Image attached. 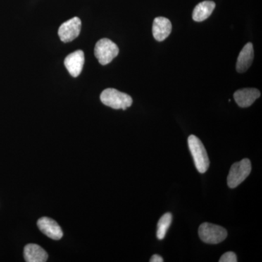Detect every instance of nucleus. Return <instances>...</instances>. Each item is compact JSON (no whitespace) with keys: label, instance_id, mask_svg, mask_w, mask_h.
<instances>
[{"label":"nucleus","instance_id":"2","mask_svg":"<svg viewBox=\"0 0 262 262\" xmlns=\"http://www.w3.org/2000/svg\"><path fill=\"white\" fill-rule=\"evenodd\" d=\"M100 98L103 104L115 110H125L133 103L132 98L129 95L114 89H105Z\"/></svg>","mask_w":262,"mask_h":262},{"label":"nucleus","instance_id":"1","mask_svg":"<svg viewBox=\"0 0 262 262\" xmlns=\"http://www.w3.org/2000/svg\"><path fill=\"white\" fill-rule=\"evenodd\" d=\"M188 145L196 170L201 173H206L209 168L210 161L203 143L196 136L190 135L188 138Z\"/></svg>","mask_w":262,"mask_h":262},{"label":"nucleus","instance_id":"6","mask_svg":"<svg viewBox=\"0 0 262 262\" xmlns=\"http://www.w3.org/2000/svg\"><path fill=\"white\" fill-rule=\"evenodd\" d=\"M81 27V20L77 17L71 18L62 24L58 29V36L62 42H70L75 39L80 35Z\"/></svg>","mask_w":262,"mask_h":262},{"label":"nucleus","instance_id":"16","mask_svg":"<svg viewBox=\"0 0 262 262\" xmlns=\"http://www.w3.org/2000/svg\"><path fill=\"white\" fill-rule=\"evenodd\" d=\"M150 262H163V258L162 256H160V255L155 254L151 256V258L149 260Z\"/></svg>","mask_w":262,"mask_h":262},{"label":"nucleus","instance_id":"4","mask_svg":"<svg viewBox=\"0 0 262 262\" xmlns=\"http://www.w3.org/2000/svg\"><path fill=\"white\" fill-rule=\"evenodd\" d=\"M251 172V163L250 160L244 159L234 163L229 170L227 177V184L231 189L237 187Z\"/></svg>","mask_w":262,"mask_h":262},{"label":"nucleus","instance_id":"14","mask_svg":"<svg viewBox=\"0 0 262 262\" xmlns=\"http://www.w3.org/2000/svg\"><path fill=\"white\" fill-rule=\"evenodd\" d=\"M173 216L170 213H166L162 215L158 223V229H157V237L159 239H163L166 235L168 229L171 225Z\"/></svg>","mask_w":262,"mask_h":262},{"label":"nucleus","instance_id":"3","mask_svg":"<svg viewBox=\"0 0 262 262\" xmlns=\"http://www.w3.org/2000/svg\"><path fill=\"white\" fill-rule=\"evenodd\" d=\"M200 238L208 244H218L227 237V231L221 226L210 223L202 224L198 230Z\"/></svg>","mask_w":262,"mask_h":262},{"label":"nucleus","instance_id":"15","mask_svg":"<svg viewBox=\"0 0 262 262\" xmlns=\"http://www.w3.org/2000/svg\"><path fill=\"white\" fill-rule=\"evenodd\" d=\"M237 256L235 253L232 252V251H229L224 253L222 256H221L220 262H237Z\"/></svg>","mask_w":262,"mask_h":262},{"label":"nucleus","instance_id":"10","mask_svg":"<svg viewBox=\"0 0 262 262\" xmlns=\"http://www.w3.org/2000/svg\"><path fill=\"white\" fill-rule=\"evenodd\" d=\"M172 31V24L168 18L158 17L154 20L152 26V34L158 42H163L170 35Z\"/></svg>","mask_w":262,"mask_h":262},{"label":"nucleus","instance_id":"9","mask_svg":"<svg viewBox=\"0 0 262 262\" xmlns=\"http://www.w3.org/2000/svg\"><path fill=\"white\" fill-rule=\"evenodd\" d=\"M261 96V93L256 89L238 90L234 94V98L239 107H249Z\"/></svg>","mask_w":262,"mask_h":262},{"label":"nucleus","instance_id":"13","mask_svg":"<svg viewBox=\"0 0 262 262\" xmlns=\"http://www.w3.org/2000/svg\"><path fill=\"white\" fill-rule=\"evenodd\" d=\"M215 4L213 1H204L196 5L192 13L193 20L201 22L209 18L215 9Z\"/></svg>","mask_w":262,"mask_h":262},{"label":"nucleus","instance_id":"12","mask_svg":"<svg viewBox=\"0 0 262 262\" xmlns=\"http://www.w3.org/2000/svg\"><path fill=\"white\" fill-rule=\"evenodd\" d=\"M24 258L27 262H45L47 261V252L37 244H28L24 248Z\"/></svg>","mask_w":262,"mask_h":262},{"label":"nucleus","instance_id":"11","mask_svg":"<svg viewBox=\"0 0 262 262\" xmlns=\"http://www.w3.org/2000/svg\"><path fill=\"white\" fill-rule=\"evenodd\" d=\"M254 51L252 43L248 42L243 48L237 58L236 70L239 73H244L252 64Z\"/></svg>","mask_w":262,"mask_h":262},{"label":"nucleus","instance_id":"5","mask_svg":"<svg viewBox=\"0 0 262 262\" xmlns=\"http://www.w3.org/2000/svg\"><path fill=\"white\" fill-rule=\"evenodd\" d=\"M94 53L101 65H106L116 58L119 53V48L113 41L104 38L96 43Z\"/></svg>","mask_w":262,"mask_h":262},{"label":"nucleus","instance_id":"7","mask_svg":"<svg viewBox=\"0 0 262 262\" xmlns=\"http://www.w3.org/2000/svg\"><path fill=\"white\" fill-rule=\"evenodd\" d=\"M39 230L50 238L58 241L63 237V232L58 223L48 217H42L37 222Z\"/></svg>","mask_w":262,"mask_h":262},{"label":"nucleus","instance_id":"8","mask_svg":"<svg viewBox=\"0 0 262 262\" xmlns=\"http://www.w3.org/2000/svg\"><path fill=\"white\" fill-rule=\"evenodd\" d=\"M84 63V55L83 51H75L70 53L64 60V65L71 75L77 77L82 72Z\"/></svg>","mask_w":262,"mask_h":262}]
</instances>
